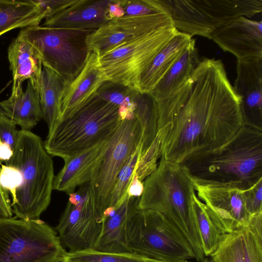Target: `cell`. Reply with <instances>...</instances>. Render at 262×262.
I'll use <instances>...</instances> for the list:
<instances>
[{
  "label": "cell",
  "mask_w": 262,
  "mask_h": 262,
  "mask_svg": "<svg viewBox=\"0 0 262 262\" xmlns=\"http://www.w3.org/2000/svg\"><path fill=\"white\" fill-rule=\"evenodd\" d=\"M156 102L161 158L170 162L214 150L244 125L240 98L220 59L200 60L181 87Z\"/></svg>",
  "instance_id": "obj_1"
},
{
  "label": "cell",
  "mask_w": 262,
  "mask_h": 262,
  "mask_svg": "<svg viewBox=\"0 0 262 262\" xmlns=\"http://www.w3.org/2000/svg\"><path fill=\"white\" fill-rule=\"evenodd\" d=\"M139 208L157 211L174 224L190 244L198 262L205 259L196 227L191 176L181 164L160 158L156 169L144 181Z\"/></svg>",
  "instance_id": "obj_2"
},
{
  "label": "cell",
  "mask_w": 262,
  "mask_h": 262,
  "mask_svg": "<svg viewBox=\"0 0 262 262\" xmlns=\"http://www.w3.org/2000/svg\"><path fill=\"white\" fill-rule=\"evenodd\" d=\"M181 164L193 178L249 189L262 179V130L244 125L223 145Z\"/></svg>",
  "instance_id": "obj_3"
},
{
  "label": "cell",
  "mask_w": 262,
  "mask_h": 262,
  "mask_svg": "<svg viewBox=\"0 0 262 262\" xmlns=\"http://www.w3.org/2000/svg\"><path fill=\"white\" fill-rule=\"evenodd\" d=\"M5 162L23 177L11 204L13 213L20 219H39L50 204L55 178L52 159L41 138L30 130H19L12 156Z\"/></svg>",
  "instance_id": "obj_4"
},
{
  "label": "cell",
  "mask_w": 262,
  "mask_h": 262,
  "mask_svg": "<svg viewBox=\"0 0 262 262\" xmlns=\"http://www.w3.org/2000/svg\"><path fill=\"white\" fill-rule=\"evenodd\" d=\"M119 107L96 94L70 117L57 121L44 144L64 160L110 138L121 122Z\"/></svg>",
  "instance_id": "obj_5"
},
{
  "label": "cell",
  "mask_w": 262,
  "mask_h": 262,
  "mask_svg": "<svg viewBox=\"0 0 262 262\" xmlns=\"http://www.w3.org/2000/svg\"><path fill=\"white\" fill-rule=\"evenodd\" d=\"M129 252L165 262L195 259L188 241L177 227L161 213L139 209L126 229Z\"/></svg>",
  "instance_id": "obj_6"
},
{
  "label": "cell",
  "mask_w": 262,
  "mask_h": 262,
  "mask_svg": "<svg viewBox=\"0 0 262 262\" xmlns=\"http://www.w3.org/2000/svg\"><path fill=\"white\" fill-rule=\"evenodd\" d=\"M176 28L189 35L211 39L219 28L242 16L262 11V0H157Z\"/></svg>",
  "instance_id": "obj_7"
},
{
  "label": "cell",
  "mask_w": 262,
  "mask_h": 262,
  "mask_svg": "<svg viewBox=\"0 0 262 262\" xmlns=\"http://www.w3.org/2000/svg\"><path fill=\"white\" fill-rule=\"evenodd\" d=\"M67 252L43 221L0 217V262H61Z\"/></svg>",
  "instance_id": "obj_8"
},
{
  "label": "cell",
  "mask_w": 262,
  "mask_h": 262,
  "mask_svg": "<svg viewBox=\"0 0 262 262\" xmlns=\"http://www.w3.org/2000/svg\"><path fill=\"white\" fill-rule=\"evenodd\" d=\"M94 31L37 25L22 28L18 36L35 49L42 66L53 70L68 83L86 62L91 51L87 37Z\"/></svg>",
  "instance_id": "obj_9"
},
{
  "label": "cell",
  "mask_w": 262,
  "mask_h": 262,
  "mask_svg": "<svg viewBox=\"0 0 262 262\" xmlns=\"http://www.w3.org/2000/svg\"><path fill=\"white\" fill-rule=\"evenodd\" d=\"M178 32L171 21L99 56V68L104 80L139 91L141 75Z\"/></svg>",
  "instance_id": "obj_10"
},
{
  "label": "cell",
  "mask_w": 262,
  "mask_h": 262,
  "mask_svg": "<svg viewBox=\"0 0 262 262\" xmlns=\"http://www.w3.org/2000/svg\"><path fill=\"white\" fill-rule=\"evenodd\" d=\"M55 231L68 252L93 249L100 234L102 220L97 209L91 182L70 193Z\"/></svg>",
  "instance_id": "obj_11"
},
{
  "label": "cell",
  "mask_w": 262,
  "mask_h": 262,
  "mask_svg": "<svg viewBox=\"0 0 262 262\" xmlns=\"http://www.w3.org/2000/svg\"><path fill=\"white\" fill-rule=\"evenodd\" d=\"M141 126L135 116L121 120L108 140L103 159L91 182L97 209L102 221L109 207L117 176L141 144Z\"/></svg>",
  "instance_id": "obj_12"
},
{
  "label": "cell",
  "mask_w": 262,
  "mask_h": 262,
  "mask_svg": "<svg viewBox=\"0 0 262 262\" xmlns=\"http://www.w3.org/2000/svg\"><path fill=\"white\" fill-rule=\"evenodd\" d=\"M197 197L225 234L247 227L253 216L247 207V190L234 185L191 177Z\"/></svg>",
  "instance_id": "obj_13"
},
{
  "label": "cell",
  "mask_w": 262,
  "mask_h": 262,
  "mask_svg": "<svg viewBox=\"0 0 262 262\" xmlns=\"http://www.w3.org/2000/svg\"><path fill=\"white\" fill-rule=\"evenodd\" d=\"M172 21L165 11L143 15L126 16L111 19L87 37L91 50L99 56Z\"/></svg>",
  "instance_id": "obj_14"
},
{
  "label": "cell",
  "mask_w": 262,
  "mask_h": 262,
  "mask_svg": "<svg viewBox=\"0 0 262 262\" xmlns=\"http://www.w3.org/2000/svg\"><path fill=\"white\" fill-rule=\"evenodd\" d=\"M237 61L262 59V21L239 17L217 29L211 39Z\"/></svg>",
  "instance_id": "obj_15"
},
{
  "label": "cell",
  "mask_w": 262,
  "mask_h": 262,
  "mask_svg": "<svg viewBox=\"0 0 262 262\" xmlns=\"http://www.w3.org/2000/svg\"><path fill=\"white\" fill-rule=\"evenodd\" d=\"M110 0H66L47 16L42 26L96 30L110 20Z\"/></svg>",
  "instance_id": "obj_16"
},
{
  "label": "cell",
  "mask_w": 262,
  "mask_h": 262,
  "mask_svg": "<svg viewBox=\"0 0 262 262\" xmlns=\"http://www.w3.org/2000/svg\"><path fill=\"white\" fill-rule=\"evenodd\" d=\"M233 89L244 124L262 130V59L237 61Z\"/></svg>",
  "instance_id": "obj_17"
},
{
  "label": "cell",
  "mask_w": 262,
  "mask_h": 262,
  "mask_svg": "<svg viewBox=\"0 0 262 262\" xmlns=\"http://www.w3.org/2000/svg\"><path fill=\"white\" fill-rule=\"evenodd\" d=\"M103 81L99 55L91 50L82 71L66 84L60 100L57 122L67 119L77 112L96 94Z\"/></svg>",
  "instance_id": "obj_18"
},
{
  "label": "cell",
  "mask_w": 262,
  "mask_h": 262,
  "mask_svg": "<svg viewBox=\"0 0 262 262\" xmlns=\"http://www.w3.org/2000/svg\"><path fill=\"white\" fill-rule=\"evenodd\" d=\"M110 138L64 160L63 167L55 176L53 189L69 194L77 187L91 182L101 163Z\"/></svg>",
  "instance_id": "obj_19"
},
{
  "label": "cell",
  "mask_w": 262,
  "mask_h": 262,
  "mask_svg": "<svg viewBox=\"0 0 262 262\" xmlns=\"http://www.w3.org/2000/svg\"><path fill=\"white\" fill-rule=\"evenodd\" d=\"M140 197L127 194L123 202L102 221V228L94 250L105 252H130L126 243V229L129 218L139 208Z\"/></svg>",
  "instance_id": "obj_20"
},
{
  "label": "cell",
  "mask_w": 262,
  "mask_h": 262,
  "mask_svg": "<svg viewBox=\"0 0 262 262\" xmlns=\"http://www.w3.org/2000/svg\"><path fill=\"white\" fill-rule=\"evenodd\" d=\"M8 57L13 76L11 93L22 89L26 79L38 91L42 64L35 49L17 36L8 48Z\"/></svg>",
  "instance_id": "obj_21"
},
{
  "label": "cell",
  "mask_w": 262,
  "mask_h": 262,
  "mask_svg": "<svg viewBox=\"0 0 262 262\" xmlns=\"http://www.w3.org/2000/svg\"><path fill=\"white\" fill-rule=\"evenodd\" d=\"M194 41L189 35L179 31L157 54L141 75L139 92L149 94L185 50Z\"/></svg>",
  "instance_id": "obj_22"
},
{
  "label": "cell",
  "mask_w": 262,
  "mask_h": 262,
  "mask_svg": "<svg viewBox=\"0 0 262 262\" xmlns=\"http://www.w3.org/2000/svg\"><path fill=\"white\" fill-rule=\"evenodd\" d=\"M6 116L23 130H30L42 118L38 91L28 81L25 92L23 88L1 102Z\"/></svg>",
  "instance_id": "obj_23"
},
{
  "label": "cell",
  "mask_w": 262,
  "mask_h": 262,
  "mask_svg": "<svg viewBox=\"0 0 262 262\" xmlns=\"http://www.w3.org/2000/svg\"><path fill=\"white\" fill-rule=\"evenodd\" d=\"M199 61L194 41L185 50L149 94L156 100L169 97L187 81Z\"/></svg>",
  "instance_id": "obj_24"
},
{
  "label": "cell",
  "mask_w": 262,
  "mask_h": 262,
  "mask_svg": "<svg viewBox=\"0 0 262 262\" xmlns=\"http://www.w3.org/2000/svg\"><path fill=\"white\" fill-rule=\"evenodd\" d=\"M45 17L33 0H0V36L17 28L39 25Z\"/></svg>",
  "instance_id": "obj_25"
},
{
  "label": "cell",
  "mask_w": 262,
  "mask_h": 262,
  "mask_svg": "<svg viewBox=\"0 0 262 262\" xmlns=\"http://www.w3.org/2000/svg\"><path fill=\"white\" fill-rule=\"evenodd\" d=\"M66 83L59 74L42 66L38 93L42 117L49 130L58 120L60 100Z\"/></svg>",
  "instance_id": "obj_26"
},
{
  "label": "cell",
  "mask_w": 262,
  "mask_h": 262,
  "mask_svg": "<svg viewBox=\"0 0 262 262\" xmlns=\"http://www.w3.org/2000/svg\"><path fill=\"white\" fill-rule=\"evenodd\" d=\"M192 207L196 227L205 257L217 249L224 234L212 218L207 206L196 196H192Z\"/></svg>",
  "instance_id": "obj_27"
},
{
  "label": "cell",
  "mask_w": 262,
  "mask_h": 262,
  "mask_svg": "<svg viewBox=\"0 0 262 262\" xmlns=\"http://www.w3.org/2000/svg\"><path fill=\"white\" fill-rule=\"evenodd\" d=\"M134 115L142 130L141 155L150 146L157 135L158 114L156 100L150 94L139 92L135 98Z\"/></svg>",
  "instance_id": "obj_28"
},
{
  "label": "cell",
  "mask_w": 262,
  "mask_h": 262,
  "mask_svg": "<svg viewBox=\"0 0 262 262\" xmlns=\"http://www.w3.org/2000/svg\"><path fill=\"white\" fill-rule=\"evenodd\" d=\"M139 92L121 84L104 81L96 94L119 107L121 120L135 117V98Z\"/></svg>",
  "instance_id": "obj_29"
},
{
  "label": "cell",
  "mask_w": 262,
  "mask_h": 262,
  "mask_svg": "<svg viewBox=\"0 0 262 262\" xmlns=\"http://www.w3.org/2000/svg\"><path fill=\"white\" fill-rule=\"evenodd\" d=\"M67 262H165L132 252H105L94 249L67 252Z\"/></svg>",
  "instance_id": "obj_30"
},
{
  "label": "cell",
  "mask_w": 262,
  "mask_h": 262,
  "mask_svg": "<svg viewBox=\"0 0 262 262\" xmlns=\"http://www.w3.org/2000/svg\"><path fill=\"white\" fill-rule=\"evenodd\" d=\"M141 156L140 144L129 158L119 173L108 209L103 219L111 211L117 208L124 201L127 195V189L134 175L136 167Z\"/></svg>",
  "instance_id": "obj_31"
},
{
  "label": "cell",
  "mask_w": 262,
  "mask_h": 262,
  "mask_svg": "<svg viewBox=\"0 0 262 262\" xmlns=\"http://www.w3.org/2000/svg\"><path fill=\"white\" fill-rule=\"evenodd\" d=\"M210 257L215 262H245L241 230L224 234L219 248Z\"/></svg>",
  "instance_id": "obj_32"
},
{
  "label": "cell",
  "mask_w": 262,
  "mask_h": 262,
  "mask_svg": "<svg viewBox=\"0 0 262 262\" xmlns=\"http://www.w3.org/2000/svg\"><path fill=\"white\" fill-rule=\"evenodd\" d=\"M161 158L160 142L158 135L150 146L140 156L136 167L135 174L143 181L157 168Z\"/></svg>",
  "instance_id": "obj_33"
},
{
  "label": "cell",
  "mask_w": 262,
  "mask_h": 262,
  "mask_svg": "<svg viewBox=\"0 0 262 262\" xmlns=\"http://www.w3.org/2000/svg\"><path fill=\"white\" fill-rule=\"evenodd\" d=\"M124 16L148 15L165 10L157 0H118Z\"/></svg>",
  "instance_id": "obj_34"
},
{
  "label": "cell",
  "mask_w": 262,
  "mask_h": 262,
  "mask_svg": "<svg viewBox=\"0 0 262 262\" xmlns=\"http://www.w3.org/2000/svg\"><path fill=\"white\" fill-rule=\"evenodd\" d=\"M241 231L245 262H262V238L258 237L248 227Z\"/></svg>",
  "instance_id": "obj_35"
},
{
  "label": "cell",
  "mask_w": 262,
  "mask_h": 262,
  "mask_svg": "<svg viewBox=\"0 0 262 262\" xmlns=\"http://www.w3.org/2000/svg\"><path fill=\"white\" fill-rule=\"evenodd\" d=\"M23 182L20 171L14 167L2 165L0 171V185L7 191H9L14 198L16 190Z\"/></svg>",
  "instance_id": "obj_36"
},
{
  "label": "cell",
  "mask_w": 262,
  "mask_h": 262,
  "mask_svg": "<svg viewBox=\"0 0 262 262\" xmlns=\"http://www.w3.org/2000/svg\"><path fill=\"white\" fill-rule=\"evenodd\" d=\"M247 207L252 216L262 213V179L247 189Z\"/></svg>",
  "instance_id": "obj_37"
},
{
  "label": "cell",
  "mask_w": 262,
  "mask_h": 262,
  "mask_svg": "<svg viewBox=\"0 0 262 262\" xmlns=\"http://www.w3.org/2000/svg\"><path fill=\"white\" fill-rule=\"evenodd\" d=\"M16 124L7 117L0 116V139L13 150L17 141L18 131Z\"/></svg>",
  "instance_id": "obj_38"
},
{
  "label": "cell",
  "mask_w": 262,
  "mask_h": 262,
  "mask_svg": "<svg viewBox=\"0 0 262 262\" xmlns=\"http://www.w3.org/2000/svg\"><path fill=\"white\" fill-rule=\"evenodd\" d=\"M46 17L53 12L66 0H33ZM45 17V18H46Z\"/></svg>",
  "instance_id": "obj_39"
},
{
  "label": "cell",
  "mask_w": 262,
  "mask_h": 262,
  "mask_svg": "<svg viewBox=\"0 0 262 262\" xmlns=\"http://www.w3.org/2000/svg\"><path fill=\"white\" fill-rule=\"evenodd\" d=\"M1 168L0 167V171ZM13 211L8 191L0 185V217H12Z\"/></svg>",
  "instance_id": "obj_40"
},
{
  "label": "cell",
  "mask_w": 262,
  "mask_h": 262,
  "mask_svg": "<svg viewBox=\"0 0 262 262\" xmlns=\"http://www.w3.org/2000/svg\"><path fill=\"white\" fill-rule=\"evenodd\" d=\"M144 190V183L134 174L127 189V194L129 196L140 197Z\"/></svg>",
  "instance_id": "obj_41"
},
{
  "label": "cell",
  "mask_w": 262,
  "mask_h": 262,
  "mask_svg": "<svg viewBox=\"0 0 262 262\" xmlns=\"http://www.w3.org/2000/svg\"><path fill=\"white\" fill-rule=\"evenodd\" d=\"M248 227L258 237L262 238V213L253 215Z\"/></svg>",
  "instance_id": "obj_42"
},
{
  "label": "cell",
  "mask_w": 262,
  "mask_h": 262,
  "mask_svg": "<svg viewBox=\"0 0 262 262\" xmlns=\"http://www.w3.org/2000/svg\"><path fill=\"white\" fill-rule=\"evenodd\" d=\"M13 154V150L6 143L0 139V160L5 161L10 159Z\"/></svg>",
  "instance_id": "obj_43"
},
{
  "label": "cell",
  "mask_w": 262,
  "mask_h": 262,
  "mask_svg": "<svg viewBox=\"0 0 262 262\" xmlns=\"http://www.w3.org/2000/svg\"><path fill=\"white\" fill-rule=\"evenodd\" d=\"M0 116L7 117L6 112H5V110H4V108H3L2 104L1 103V102H0Z\"/></svg>",
  "instance_id": "obj_44"
},
{
  "label": "cell",
  "mask_w": 262,
  "mask_h": 262,
  "mask_svg": "<svg viewBox=\"0 0 262 262\" xmlns=\"http://www.w3.org/2000/svg\"><path fill=\"white\" fill-rule=\"evenodd\" d=\"M202 262H215V261L211 257L210 258L205 257Z\"/></svg>",
  "instance_id": "obj_45"
},
{
  "label": "cell",
  "mask_w": 262,
  "mask_h": 262,
  "mask_svg": "<svg viewBox=\"0 0 262 262\" xmlns=\"http://www.w3.org/2000/svg\"><path fill=\"white\" fill-rule=\"evenodd\" d=\"M61 262H67V261H66V260H62V261H61Z\"/></svg>",
  "instance_id": "obj_46"
},
{
  "label": "cell",
  "mask_w": 262,
  "mask_h": 262,
  "mask_svg": "<svg viewBox=\"0 0 262 262\" xmlns=\"http://www.w3.org/2000/svg\"><path fill=\"white\" fill-rule=\"evenodd\" d=\"M184 262H189V261H184Z\"/></svg>",
  "instance_id": "obj_47"
}]
</instances>
